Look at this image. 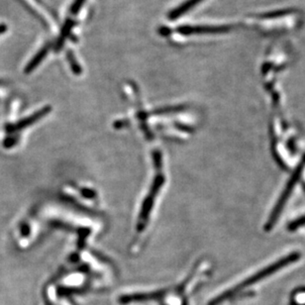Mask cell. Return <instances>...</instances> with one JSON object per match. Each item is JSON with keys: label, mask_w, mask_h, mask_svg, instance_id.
<instances>
[{"label": "cell", "mask_w": 305, "mask_h": 305, "mask_svg": "<svg viewBox=\"0 0 305 305\" xmlns=\"http://www.w3.org/2000/svg\"><path fill=\"white\" fill-rule=\"evenodd\" d=\"M299 258H300V254L297 253V252H294V253H291V254L287 255L285 258H283V259L276 261L275 263L271 264L270 266L267 267L266 269H263L262 270H260L259 272H257L256 274L252 275L251 278L247 279V280H246L245 282H243L242 284L236 286V287H234L233 289H230V290L224 292L223 294H221L220 296H218V297L215 298L214 300H212L211 305L220 304V303L223 302L224 300H226V299H228V298H231L234 294H236L237 292L243 290L244 288H246V287H249V286H251V285H254V284L258 283L259 281H261V280H263V279L269 276L270 274H272L274 271H278L279 269H284L285 267L289 266L290 264H292V263L298 261Z\"/></svg>", "instance_id": "cell-1"}, {"label": "cell", "mask_w": 305, "mask_h": 305, "mask_svg": "<svg viewBox=\"0 0 305 305\" xmlns=\"http://www.w3.org/2000/svg\"><path fill=\"white\" fill-rule=\"evenodd\" d=\"M304 168L305 155L304 157L302 158V160H301L300 162L297 164V167H296L295 171L293 172L292 176L290 177V179L287 181V185H286L285 189L283 190V193H282L281 198H279L276 204L274 205L273 210H272V212L270 213L269 220H268L267 225H266L267 230L271 229V228L274 226V224L276 223L279 217L282 214V212H283V210H284V208H285V206H286V204H287V201L288 200V198H290V196H291V192H292V190H293L295 184L297 183V181L299 180V178H300L301 174L303 173Z\"/></svg>", "instance_id": "cell-2"}, {"label": "cell", "mask_w": 305, "mask_h": 305, "mask_svg": "<svg viewBox=\"0 0 305 305\" xmlns=\"http://www.w3.org/2000/svg\"><path fill=\"white\" fill-rule=\"evenodd\" d=\"M229 30L228 26H180L178 32L188 36L198 34H216L223 33Z\"/></svg>", "instance_id": "cell-3"}, {"label": "cell", "mask_w": 305, "mask_h": 305, "mask_svg": "<svg viewBox=\"0 0 305 305\" xmlns=\"http://www.w3.org/2000/svg\"><path fill=\"white\" fill-rule=\"evenodd\" d=\"M50 111H51V107L43 108V109H41L40 111H38V112L35 113V114H33L32 116H30V117H28V118H25V119H23L22 121H20V122L17 123L16 125L11 126L10 128H11L12 130H20V129H22V128L28 127V126H30L31 124L35 123L37 120L41 119V118H42V117H44L45 115H47V114H48Z\"/></svg>", "instance_id": "cell-4"}, {"label": "cell", "mask_w": 305, "mask_h": 305, "mask_svg": "<svg viewBox=\"0 0 305 305\" xmlns=\"http://www.w3.org/2000/svg\"><path fill=\"white\" fill-rule=\"evenodd\" d=\"M50 47H51L50 44H48L37 53L36 56L29 62V64L25 68V72L26 73H30V72H33L37 67L43 62V60L46 58V56L48 54L49 51H50Z\"/></svg>", "instance_id": "cell-5"}, {"label": "cell", "mask_w": 305, "mask_h": 305, "mask_svg": "<svg viewBox=\"0 0 305 305\" xmlns=\"http://www.w3.org/2000/svg\"><path fill=\"white\" fill-rule=\"evenodd\" d=\"M200 1H202V0H187V1H185L183 4H181L178 8L174 9L170 13L169 17H170L171 20H175V19L180 17L182 14L186 13L188 10H190L191 8H193L195 6H197Z\"/></svg>", "instance_id": "cell-6"}, {"label": "cell", "mask_w": 305, "mask_h": 305, "mask_svg": "<svg viewBox=\"0 0 305 305\" xmlns=\"http://www.w3.org/2000/svg\"><path fill=\"white\" fill-rule=\"evenodd\" d=\"M74 25V22L71 20V19H69L66 23H65V25H64V27H63V29H62V32H61V36L60 38L58 39V41H57V50H60L61 48H62V46H63V44H64V42H65V40L68 38L69 36V34H70V32H71V30H72V26Z\"/></svg>", "instance_id": "cell-7"}, {"label": "cell", "mask_w": 305, "mask_h": 305, "mask_svg": "<svg viewBox=\"0 0 305 305\" xmlns=\"http://www.w3.org/2000/svg\"><path fill=\"white\" fill-rule=\"evenodd\" d=\"M67 58H68V61L70 63V66L72 68V72H74L75 74H80V72H82L80 66L78 65V63L76 62L75 58H74V54H72L71 51H69L67 53Z\"/></svg>", "instance_id": "cell-8"}, {"label": "cell", "mask_w": 305, "mask_h": 305, "mask_svg": "<svg viewBox=\"0 0 305 305\" xmlns=\"http://www.w3.org/2000/svg\"><path fill=\"white\" fill-rule=\"evenodd\" d=\"M85 1L86 0H74L73 4H72V7H71V13L72 14H77L78 11H79V9L82 7Z\"/></svg>", "instance_id": "cell-9"}, {"label": "cell", "mask_w": 305, "mask_h": 305, "mask_svg": "<svg viewBox=\"0 0 305 305\" xmlns=\"http://www.w3.org/2000/svg\"><path fill=\"white\" fill-rule=\"evenodd\" d=\"M6 31V26L5 25H0V35Z\"/></svg>", "instance_id": "cell-10"}]
</instances>
